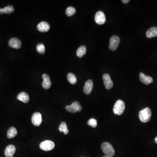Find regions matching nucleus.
I'll list each match as a JSON object with an SVG mask.
<instances>
[{"instance_id":"f257e3e1","label":"nucleus","mask_w":157,"mask_h":157,"mask_svg":"<svg viewBox=\"0 0 157 157\" xmlns=\"http://www.w3.org/2000/svg\"><path fill=\"white\" fill-rule=\"evenodd\" d=\"M139 116L141 121L144 123L148 122L151 119V110L149 107H146L140 111Z\"/></svg>"},{"instance_id":"f03ea898","label":"nucleus","mask_w":157,"mask_h":157,"mask_svg":"<svg viewBox=\"0 0 157 157\" xmlns=\"http://www.w3.org/2000/svg\"><path fill=\"white\" fill-rule=\"evenodd\" d=\"M125 108L124 102L122 100H119L115 103L113 108V112L115 114L121 115L124 112Z\"/></svg>"},{"instance_id":"7ed1b4c3","label":"nucleus","mask_w":157,"mask_h":157,"mask_svg":"<svg viewBox=\"0 0 157 157\" xmlns=\"http://www.w3.org/2000/svg\"><path fill=\"white\" fill-rule=\"evenodd\" d=\"M101 148L103 153L105 154V156L112 157L114 155V150L113 146L109 143H103L101 144Z\"/></svg>"},{"instance_id":"20e7f679","label":"nucleus","mask_w":157,"mask_h":157,"mask_svg":"<svg viewBox=\"0 0 157 157\" xmlns=\"http://www.w3.org/2000/svg\"><path fill=\"white\" fill-rule=\"evenodd\" d=\"M66 109L68 112L72 113H75L80 112L82 110L80 103L78 101H75L73 103L70 105H68L66 107Z\"/></svg>"},{"instance_id":"39448f33","label":"nucleus","mask_w":157,"mask_h":157,"mask_svg":"<svg viewBox=\"0 0 157 157\" xmlns=\"http://www.w3.org/2000/svg\"><path fill=\"white\" fill-rule=\"evenodd\" d=\"M55 144L52 141L46 140L42 142L40 144V148L41 149L45 151H50L54 149Z\"/></svg>"},{"instance_id":"423d86ee","label":"nucleus","mask_w":157,"mask_h":157,"mask_svg":"<svg viewBox=\"0 0 157 157\" xmlns=\"http://www.w3.org/2000/svg\"><path fill=\"white\" fill-rule=\"evenodd\" d=\"M120 38L118 36H114L111 37L109 45L110 50L112 51L116 50L120 44Z\"/></svg>"},{"instance_id":"0eeeda50","label":"nucleus","mask_w":157,"mask_h":157,"mask_svg":"<svg viewBox=\"0 0 157 157\" xmlns=\"http://www.w3.org/2000/svg\"><path fill=\"white\" fill-rule=\"evenodd\" d=\"M106 17L103 11H99L96 12L95 16V21L98 24H103L106 22Z\"/></svg>"},{"instance_id":"6e6552de","label":"nucleus","mask_w":157,"mask_h":157,"mask_svg":"<svg viewBox=\"0 0 157 157\" xmlns=\"http://www.w3.org/2000/svg\"><path fill=\"white\" fill-rule=\"evenodd\" d=\"M31 121L33 125L39 126L42 123V115L39 112H36L33 114L31 118Z\"/></svg>"},{"instance_id":"1a4fd4ad","label":"nucleus","mask_w":157,"mask_h":157,"mask_svg":"<svg viewBox=\"0 0 157 157\" xmlns=\"http://www.w3.org/2000/svg\"><path fill=\"white\" fill-rule=\"evenodd\" d=\"M103 79L106 89H111L113 87L114 84L110 75L107 74H104L103 76Z\"/></svg>"},{"instance_id":"9d476101","label":"nucleus","mask_w":157,"mask_h":157,"mask_svg":"<svg viewBox=\"0 0 157 157\" xmlns=\"http://www.w3.org/2000/svg\"><path fill=\"white\" fill-rule=\"evenodd\" d=\"M8 45L11 48L19 49L22 46V42L18 38H12L9 41Z\"/></svg>"},{"instance_id":"9b49d317","label":"nucleus","mask_w":157,"mask_h":157,"mask_svg":"<svg viewBox=\"0 0 157 157\" xmlns=\"http://www.w3.org/2000/svg\"><path fill=\"white\" fill-rule=\"evenodd\" d=\"M94 87V82L91 80H87L85 82V86L83 87V91L86 94L89 95L92 92Z\"/></svg>"},{"instance_id":"f8f14e48","label":"nucleus","mask_w":157,"mask_h":157,"mask_svg":"<svg viewBox=\"0 0 157 157\" xmlns=\"http://www.w3.org/2000/svg\"><path fill=\"white\" fill-rule=\"evenodd\" d=\"M43 84H42L43 87L45 89H49L52 86V82L50 77L48 74L45 73L43 74Z\"/></svg>"},{"instance_id":"ddd939ff","label":"nucleus","mask_w":157,"mask_h":157,"mask_svg":"<svg viewBox=\"0 0 157 157\" xmlns=\"http://www.w3.org/2000/svg\"><path fill=\"white\" fill-rule=\"evenodd\" d=\"M16 151V148L14 145H8L4 151V155L6 157H13Z\"/></svg>"},{"instance_id":"4468645a","label":"nucleus","mask_w":157,"mask_h":157,"mask_svg":"<svg viewBox=\"0 0 157 157\" xmlns=\"http://www.w3.org/2000/svg\"><path fill=\"white\" fill-rule=\"evenodd\" d=\"M37 29L41 32H47L50 30V25L47 22H42L38 24Z\"/></svg>"},{"instance_id":"2eb2a0df","label":"nucleus","mask_w":157,"mask_h":157,"mask_svg":"<svg viewBox=\"0 0 157 157\" xmlns=\"http://www.w3.org/2000/svg\"><path fill=\"white\" fill-rule=\"evenodd\" d=\"M139 78H140L141 81L146 85H149L153 82V80L152 77L144 75L143 73H140Z\"/></svg>"},{"instance_id":"dca6fc26","label":"nucleus","mask_w":157,"mask_h":157,"mask_svg":"<svg viewBox=\"0 0 157 157\" xmlns=\"http://www.w3.org/2000/svg\"><path fill=\"white\" fill-rule=\"evenodd\" d=\"M17 100L23 102L24 103H27L29 101L30 98L29 94L25 92L20 93L17 96Z\"/></svg>"},{"instance_id":"f3484780","label":"nucleus","mask_w":157,"mask_h":157,"mask_svg":"<svg viewBox=\"0 0 157 157\" xmlns=\"http://www.w3.org/2000/svg\"><path fill=\"white\" fill-rule=\"evenodd\" d=\"M146 36L148 38H152L157 36V27H153L148 30L146 32Z\"/></svg>"},{"instance_id":"a211bd4d","label":"nucleus","mask_w":157,"mask_h":157,"mask_svg":"<svg viewBox=\"0 0 157 157\" xmlns=\"http://www.w3.org/2000/svg\"><path fill=\"white\" fill-rule=\"evenodd\" d=\"M15 10L14 7L12 5H8L3 8H0V14H3V13L9 14L14 12Z\"/></svg>"},{"instance_id":"6ab92c4d","label":"nucleus","mask_w":157,"mask_h":157,"mask_svg":"<svg viewBox=\"0 0 157 157\" xmlns=\"http://www.w3.org/2000/svg\"><path fill=\"white\" fill-rule=\"evenodd\" d=\"M17 135V130L14 127H11L8 130L7 132V137L8 138L11 139L14 138Z\"/></svg>"},{"instance_id":"aec40b11","label":"nucleus","mask_w":157,"mask_h":157,"mask_svg":"<svg viewBox=\"0 0 157 157\" xmlns=\"http://www.w3.org/2000/svg\"><path fill=\"white\" fill-rule=\"evenodd\" d=\"M87 48L85 46H81L78 49L77 52V55L79 58L85 56L87 52Z\"/></svg>"},{"instance_id":"412c9836","label":"nucleus","mask_w":157,"mask_h":157,"mask_svg":"<svg viewBox=\"0 0 157 157\" xmlns=\"http://www.w3.org/2000/svg\"><path fill=\"white\" fill-rule=\"evenodd\" d=\"M59 130L61 132H63L65 135H67L69 133V131L67 128V124L65 122H62L59 125Z\"/></svg>"},{"instance_id":"4be33fe9","label":"nucleus","mask_w":157,"mask_h":157,"mask_svg":"<svg viewBox=\"0 0 157 157\" xmlns=\"http://www.w3.org/2000/svg\"><path fill=\"white\" fill-rule=\"evenodd\" d=\"M67 79L68 81L72 84H75L77 81V77L72 73H68L67 75Z\"/></svg>"},{"instance_id":"5701e85b","label":"nucleus","mask_w":157,"mask_h":157,"mask_svg":"<svg viewBox=\"0 0 157 157\" xmlns=\"http://www.w3.org/2000/svg\"><path fill=\"white\" fill-rule=\"evenodd\" d=\"M76 12V9L74 7L70 6L66 9V14L68 16H71L74 15Z\"/></svg>"},{"instance_id":"b1692460","label":"nucleus","mask_w":157,"mask_h":157,"mask_svg":"<svg viewBox=\"0 0 157 157\" xmlns=\"http://www.w3.org/2000/svg\"><path fill=\"white\" fill-rule=\"evenodd\" d=\"M37 51L41 54H43L45 53V49L44 45L43 43H39L36 46Z\"/></svg>"},{"instance_id":"393cba45","label":"nucleus","mask_w":157,"mask_h":157,"mask_svg":"<svg viewBox=\"0 0 157 157\" xmlns=\"http://www.w3.org/2000/svg\"><path fill=\"white\" fill-rule=\"evenodd\" d=\"M88 125L91 126L93 128H96L97 125V121L94 118H91L87 122Z\"/></svg>"},{"instance_id":"a878e982","label":"nucleus","mask_w":157,"mask_h":157,"mask_svg":"<svg viewBox=\"0 0 157 157\" xmlns=\"http://www.w3.org/2000/svg\"><path fill=\"white\" fill-rule=\"evenodd\" d=\"M122 1L123 2V3H125V4H127V3H128L130 1L129 0H123V1Z\"/></svg>"},{"instance_id":"bb28decb","label":"nucleus","mask_w":157,"mask_h":157,"mask_svg":"<svg viewBox=\"0 0 157 157\" xmlns=\"http://www.w3.org/2000/svg\"><path fill=\"white\" fill-rule=\"evenodd\" d=\"M155 142H156V143L157 144V137L155 138Z\"/></svg>"},{"instance_id":"cd10ccee","label":"nucleus","mask_w":157,"mask_h":157,"mask_svg":"<svg viewBox=\"0 0 157 157\" xmlns=\"http://www.w3.org/2000/svg\"><path fill=\"white\" fill-rule=\"evenodd\" d=\"M103 157H112L109 156H103Z\"/></svg>"},{"instance_id":"c85d7f7f","label":"nucleus","mask_w":157,"mask_h":157,"mask_svg":"<svg viewBox=\"0 0 157 157\" xmlns=\"http://www.w3.org/2000/svg\"></svg>"}]
</instances>
